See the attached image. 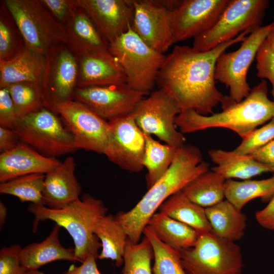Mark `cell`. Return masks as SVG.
<instances>
[{"label": "cell", "mask_w": 274, "mask_h": 274, "mask_svg": "<svg viewBox=\"0 0 274 274\" xmlns=\"http://www.w3.org/2000/svg\"><path fill=\"white\" fill-rule=\"evenodd\" d=\"M105 39L110 44L131 27L133 0H77Z\"/></svg>", "instance_id": "obj_18"}, {"label": "cell", "mask_w": 274, "mask_h": 274, "mask_svg": "<svg viewBox=\"0 0 274 274\" xmlns=\"http://www.w3.org/2000/svg\"><path fill=\"white\" fill-rule=\"evenodd\" d=\"M61 163L56 158L45 156L20 142L13 149L0 154V182L28 174H46Z\"/></svg>", "instance_id": "obj_21"}, {"label": "cell", "mask_w": 274, "mask_h": 274, "mask_svg": "<svg viewBox=\"0 0 274 274\" xmlns=\"http://www.w3.org/2000/svg\"><path fill=\"white\" fill-rule=\"evenodd\" d=\"M209 164L202 160L196 146L184 145L178 148L175 157L161 177L130 210L119 212L115 218L132 243L140 242L144 230L161 204L182 190L201 174L209 170Z\"/></svg>", "instance_id": "obj_2"}, {"label": "cell", "mask_w": 274, "mask_h": 274, "mask_svg": "<svg viewBox=\"0 0 274 274\" xmlns=\"http://www.w3.org/2000/svg\"><path fill=\"white\" fill-rule=\"evenodd\" d=\"M78 60L77 88L126 84L124 71L112 55L88 56Z\"/></svg>", "instance_id": "obj_23"}, {"label": "cell", "mask_w": 274, "mask_h": 274, "mask_svg": "<svg viewBox=\"0 0 274 274\" xmlns=\"http://www.w3.org/2000/svg\"><path fill=\"white\" fill-rule=\"evenodd\" d=\"M45 60L42 84L44 107L58 115L57 106L74 98L79 74L78 58L66 44H60L49 50Z\"/></svg>", "instance_id": "obj_11"}, {"label": "cell", "mask_w": 274, "mask_h": 274, "mask_svg": "<svg viewBox=\"0 0 274 274\" xmlns=\"http://www.w3.org/2000/svg\"><path fill=\"white\" fill-rule=\"evenodd\" d=\"M187 274H242L240 247L212 232L199 233L195 245L179 251Z\"/></svg>", "instance_id": "obj_8"}, {"label": "cell", "mask_w": 274, "mask_h": 274, "mask_svg": "<svg viewBox=\"0 0 274 274\" xmlns=\"http://www.w3.org/2000/svg\"><path fill=\"white\" fill-rule=\"evenodd\" d=\"M57 112L78 149L105 154L109 124L84 104L73 99L58 104Z\"/></svg>", "instance_id": "obj_13"}, {"label": "cell", "mask_w": 274, "mask_h": 274, "mask_svg": "<svg viewBox=\"0 0 274 274\" xmlns=\"http://www.w3.org/2000/svg\"><path fill=\"white\" fill-rule=\"evenodd\" d=\"M24 38L26 47L45 55L53 46L66 44L64 25L41 0H5Z\"/></svg>", "instance_id": "obj_6"}, {"label": "cell", "mask_w": 274, "mask_h": 274, "mask_svg": "<svg viewBox=\"0 0 274 274\" xmlns=\"http://www.w3.org/2000/svg\"><path fill=\"white\" fill-rule=\"evenodd\" d=\"M123 258L122 274H153L151 264L153 252L146 236L137 244L127 238Z\"/></svg>", "instance_id": "obj_37"}, {"label": "cell", "mask_w": 274, "mask_h": 274, "mask_svg": "<svg viewBox=\"0 0 274 274\" xmlns=\"http://www.w3.org/2000/svg\"><path fill=\"white\" fill-rule=\"evenodd\" d=\"M272 177H273V179H274V175H273Z\"/></svg>", "instance_id": "obj_50"}, {"label": "cell", "mask_w": 274, "mask_h": 274, "mask_svg": "<svg viewBox=\"0 0 274 274\" xmlns=\"http://www.w3.org/2000/svg\"><path fill=\"white\" fill-rule=\"evenodd\" d=\"M76 162L70 156L52 171L45 174L43 191V205L61 209L79 199L81 186L75 175Z\"/></svg>", "instance_id": "obj_20"}, {"label": "cell", "mask_w": 274, "mask_h": 274, "mask_svg": "<svg viewBox=\"0 0 274 274\" xmlns=\"http://www.w3.org/2000/svg\"><path fill=\"white\" fill-rule=\"evenodd\" d=\"M22 247L18 244L3 247L0 250V274H26L21 265L20 253Z\"/></svg>", "instance_id": "obj_39"}, {"label": "cell", "mask_w": 274, "mask_h": 274, "mask_svg": "<svg viewBox=\"0 0 274 274\" xmlns=\"http://www.w3.org/2000/svg\"><path fill=\"white\" fill-rule=\"evenodd\" d=\"M97 258V256L90 254L80 265L72 264L62 274H101L96 262Z\"/></svg>", "instance_id": "obj_44"}, {"label": "cell", "mask_w": 274, "mask_h": 274, "mask_svg": "<svg viewBox=\"0 0 274 274\" xmlns=\"http://www.w3.org/2000/svg\"><path fill=\"white\" fill-rule=\"evenodd\" d=\"M2 88L9 91L19 118L44 107L42 87L39 83L22 82Z\"/></svg>", "instance_id": "obj_35"}, {"label": "cell", "mask_w": 274, "mask_h": 274, "mask_svg": "<svg viewBox=\"0 0 274 274\" xmlns=\"http://www.w3.org/2000/svg\"><path fill=\"white\" fill-rule=\"evenodd\" d=\"M20 142L17 135L9 128L0 126V152L3 153L15 148Z\"/></svg>", "instance_id": "obj_46"}, {"label": "cell", "mask_w": 274, "mask_h": 274, "mask_svg": "<svg viewBox=\"0 0 274 274\" xmlns=\"http://www.w3.org/2000/svg\"><path fill=\"white\" fill-rule=\"evenodd\" d=\"M28 211L35 217L34 229L39 221L46 220L64 228L73 238L76 256L82 262L90 254L98 256L101 244L93 230L108 211L101 200L86 194L61 209L31 203Z\"/></svg>", "instance_id": "obj_4"}, {"label": "cell", "mask_w": 274, "mask_h": 274, "mask_svg": "<svg viewBox=\"0 0 274 274\" xmlns=\"http://www.w3.org/2000/svg\"><path fill=\"white\" fill-rule=\"evenodd\" d=\"M45 64V55L26 47L14 59L0 62V88L22 82H35L42 85Z\"/></svg>", "instance_id": "obj_24"}, {"label": "cell", "mask_w": 274, "mask_h": 274, "mask_svg": "<svg viewBox=\"0 0 274 274\" xmlns=\"http://www.w3.org/2000/svg\"><path fill=\"white\" fill-rule=\"evenodd\" d=\"M265 42L269 47L274 52V25L269 35H268Z\"/></svg>", "instance_id": "obj_48"}, {"label": "cell", "mask_w": 274, "mask_h": 274, "mask_svg": "<svg viewBox=\"0 0 274 274\" xmlns=\"http://www.w3.org/2000/svg\"><path fill=\"white\" fill-rule=\"evenodd\" d=\"M158 209L159 212L189 225L199 233L212 232L205 208L191 201L182 190L170 196Z\"/></svg>", "instance_id": "obj_28"}, {"label": "cell", "mask_w": 274, "mask_h": 274, "mask_svg": "<svg viewBox=\"0 0 274 274\" xmlns=\"http://www.w3.org/2000/svg\"><path fill=\"white\" fill-rule=\"evenodd\" d=\"M55 18L64 25L78 8L77 0H41Z\"/></svg>", "instance_id": "obj_41"}, {"label": "cell", "mask_w": 274, "mask_h": 274, "mask_svg": "<svg viewBox=\"0 0 274 274\" xmlns=\"http://www.w3.org/2000/svg\"><path fill=\"white\" fill-rule=\"evenodd\" d=\"M147 226L159 240L179 251L193 247L199 235L189 225L160 212L152 216Z\"/></svg>", "instance_id": "obj_27"}, {"label": "cell", "mask_w": 274, "mask_h": 274, "mask_svg": "<svg viewBox=\"0 0 274 274\" xmlns=\"http://www.w3.org/2000/svg\"><path fill=\"white\" fill-rule=\"evenodd\" d=\"M205 211L215 235L233 242L244 236L247 218L228 200L205 208Z\"/></svg>", "instance_id": "obj_26"}, {"label": "cell", "mask_w": 274, "mask_h": 274, "mask_svg": "<svg viewBox=\"0 0 274 274\" xmlns=\"http://www.w3.org/2000/svg\"><path fill=\"white\" fill-rule=\"evenodd\" d=\"M274 195V179L245 180L237 181L226 180L225 197L227 200L241 211L251 200L261 197L264 200L270 199Z\"/></svg>", "instance_id": "obj_32"}, {"label": "cell", "mask_w": 274, "mask_h": 274, "mask_svg": "<svg viewBox=\"0 0 274 274\" xmlns=\"http://www.w3.org/2000/svg\"><path fill=\"white\" fill-rule=\"evenodd\" d=\"M12 129L20 142L46 157L56 158L78 150L59 115L44 107L19 118Z\"/></svg>", "instance_id": "obj_7"}, {"label": "cell", "mask_w": 274, "mask_h": 274, "mask_svg": "<svg viewBox=\"0 0 274 274\" xmlns=\"http://www.w3.org/2000/svg\"><path fill=\"white\" fill-rule=\"evenodd\" d=\"M274 139V118L266 124L256 129L242 139L241 143L233 151L241 155H249Z\"/></svg>", "instance_id": "obj_38"}, {"label": "cell", "mask_w": 274, "mask_h": 274, "mask_svg": "<svg viewBox=\"0 0 274 274\" xmlns=\"http://www.w3.org/2000/svg\"><path fill=\"white\" fill-rule=\"evenodd\" d=\"M93 232L101 244L98 259H111L117 266L122 265L128 238L115 217L111 214L104 216L95 225Z\"/></svg>", "instance_id": "obj_29"}, {"label": "cell", "mask_w": 274, "mask_h": 274, "mask_svg": "<svg viewBox=\"0 0 274 274\" xmlns=\"http://www.w3.org/2000/svg\"><path fill=\"white\" fill-rule=\"evenodd\" d=\"M148 94L124 84L76 88L74 99L109 121L131 114L144 96Z\"/></svg>", "instance_id": "obj_15"}, {"label": "cell", "mask_w": 274, "mask_h": 274, "mask_svg": "<svg viewBox=\"0 0 274 274\" xmlns=\"http://www.w3.org/2000/svg\"><path fill=\"white\" fill-rule=\"evenodd\" d=\"M26 274H45L43 271L39 269L27 270Z\"/></svg>", "instance_id": "obj_49"}, {"label": "cell", "mask_w": 274, "mask_h": 274, "mask_svg": "<svg viewBox=\"0 0 274 274\" xmlns=\"http://www.w3.org/2000/svg\"><path fill=\"white\" fill-rule=\"evenodd\" d=\"M19 117L7 89L0 88V125L12 129Z\"/></svg>", "instance_id": "obj_42"}, {"label": "cell", "mask_w": 274, "mask_h": 274, "mask_svg": "<svg viewBox=\"0 0 274 274\" xmlns=\"http://www.w3.org/2000/svg\"><path fill=\"white\" fill-rule=\"evenodd\" d=\"M274 22L251 32L237 50L222 53L218 58L215 78L229 90L230 98L238 102L246 98L251 88L247 80L249 68L259 49L272 29Z\"/></svg>", "instance_id": "obj_10"}, {"label": "cell", "mask_w": 274, "mask_h": 274, "mask_svg": "<svg viewBox=\"0 0 274 274\" xmlns=\"http://www.w3.org/2000/svg\"><path fill=\"white\" fill-rule=\"evenodd\" d=\"M61 227L55 223L44 241L32 243L21 248V264L27 271L39 269L46 264L58 260L82 262L76 256L74 248H66L61 245L59 239Z\"/></svg>", "instance_id": "obj_22"}, {"label": "cell", "mask_w": 274, "mask_h": 274, "mask_svg": "<svg viewBox=\"0 0 274 274\" xmlns=\"http://www.w3.org/2000/svg\"><path fill=\"white\" fill-rule=\"evenodd\" d=\"M225 179L213 170H208L192 180L182 190L192 202L207 208L223 200Z\"/></svg>", "instance_id": "obj_30"}, {"label": "cell", "mask_w": 274, "mask_h": 274, "mask_svg": "<svg viewBox=\"0 0 274 274\" xmlns=\"http://www.w3.org/2000/svg\"><path fill=\"white\" fill-rule=\"evenodd\" d=\"M26 48L23 36L3 1L0 5V62L11 60Z\"/></svg>", "instance_id": "obj_33"}, {"label": "cell", "mask_w": 274, "mask_h": 274, "mask_svg": "<svg viewBox=\"0 0 274 274\" xmlns=\"http://www.w3.org/2000/svg\"><path fill=\"white\" fill-rule=\"evenodd\" d=\"M208 153L212 161L217 165L212 170L226 180H248L262 173H273L270 167L255 160L249 155H241L233 151L216 149H210Z\"/></svg>", "instance_id": "obj_25"}, {"label": "cell", "mask_w": 274, "mask_h": 274, "mask_svg": "<svg viewBox=\"0 0 274 274\" xmlns=\"http://www.w3.org/2000/svg\"><path fill=\"white\" fill-rule=\"evenodd\" d=\"M109 51L123 69L131 88L150 93L166 56L150 48L131 27L109 44Z\"/></svg>", "instance_id": "obj_5"}, {"label": "cell", "mask_w": 274, "mask_h": 274, "mask_svg": "<svg viewBox=\"0 0 274 274\" xmlns=\"http://www.w3.org/2000/svg\"><path fill=\"white\" fill-rule=\"evenodd\" d=\"M229 0H183L171 11L173 43L203 33L216 23Z\"/></svg>", "instance_id": "obj_16"}, {"label": "cell", "mask_w": 274, "mask_h": 274, "mask_svg": "<svg viewBox=\"0 0 274 274\" xmlns=\"http://www.w3.org/2000/svg\"><path fill=\"white\" fill-rule=\"evenodd\" d=\"M255 218L262 227L274 231V195L264 209L256 212Z\"/></svg>", "instance_id": "obj_45"}, {"label": "cell", "mask_w": 274, "mask_h": 274, "mask_svg": "<svg viewBox=\"0 0 274 274\" xmlns=\"http://www.w3.org/2000/svg\"><path fill=\"white\" fill-rule=\"evenodd\" d=\"M257 76L268 79L274 90V52L265 41L260 46L256 56Z\"/></svg>", "instance_id": "obj_40"}, {"label": "cell", "mask_w": 274, "mask_h": 274, "mask_svg": "<svg viewBox=\"0 0 274 274\" xmlns=\"http://www.w3.org/2000/svg\"><path fill=\"white\" fill-rule=\"evenodd\" d=\"M269 5L267 0H229L214 26L194 38L192 47L200 52L208 51L245 31L261 26Z\"/></svg>", "instance_id": "obj_9"}, {"label": "cell", "mask_w": 274, "mask_h": 274, "mask_svg": "<svg viewBox=\"0 0 274 274\" xmlns=\"http://www.w3.org/2000/svg\"><path fill=\"white\" fill-rule=\"evenodd\" d=\"M252 31L246 30L232 40L206 52L188 46H176L166 56L156 84L172 96L182 111L192 109L204 116L224 100L217 88L215 69L219 56L232 45L242 42Z\"/></svg>", "instance_id": "obj_1"}, {"label": "cell", "mask_w": 274, "mask_h": 274, "mask_svg": "<svg viewBox=\"0 0 274 274\" xmlns=\"http://www.w3.org/2000/svg\"><path fill=\"white\" fill-rule=\"evenodd\" d=\"M8 215V210L4 203L0 201V227L2 228L6 222Z\"/></svg>", "instance_id": "obj_47"}, {"label": "cell", "mask_w": 274, "mask_h": 274, "mask_svg": "<svg viewBox=\"0 0 274 274\" xmlns=\"http://www.w3.org/2000/svg\"><path fill=\"white\" fill-rule=\"evenodd\" d=\"M45 178V174L42 173L18 177L1 183L0 193L16 196L22 202L27 201L36 205H43Z\"/></svg>", "instance_id": "obj_34"}, {"label": "cell", "mask_w": 274, "mask_h": 274, "mask_svg": "<svg viewBox=\"0 0 274 274\" xmlns=\"http://www.w3.org/2000/svg\"><path fill=\"white\" fill-rule=\"evenodd\" d=\"M273 18H274V16H273Z\"/></svg>", "instance_id": "obj_51"}, {"label": "cell", "mask_w": 274, "mask_h": 274, "mask_svg": "<svg viewBox=\"0 0 274 274\" xmlns=\"http://www.w3.org/2000/svg\"><path fill=\"white\" fill-rule=\"evenodd\" d=\"M249 155L255 160L270 167L274 173V139Z\"/></svg>", "instance_id": "obj_43"}, {"label": "cell", "mask_w": 274, "mask_h": 274, "mask_svg": "<svg viewBox=\"0 0 274 274\" xmlns=\"http://www.w3.org/2000/svg\"><path fill=\"white\" fill-rule=\"evenodd\" d=\"M131 28L150 48L164 54L174 44L171 11L158 0H133Z\"/></svg>", "instance_id": "obj_17"}, {"label": "cell", "mask_w": 274, "mask_h": 274, "mask_svg": "<svg viewBox=\"0 0 274 274\" xmlns=\"http://www.w3.org/2000/svg\"><path fill=\"white\" fill-rule=\"evenodd\" d=\"M143 234L149 240L153 249V274H187L182 264L179 251L159 240L147 226Z\"/></svg>", "instance_id": "obj_36"}, {"label": "cell", "mask_w": 274, "mask_h": 274, "mask_svg": "<svg viewBox=\"0 0 274 274\" xmlns=\"http://www.w3.org/2000/svg\"><path fill=\"white\" fill-rule=\"evenodd\" d=\"M109 134L104 155L122 169L138 173L144 168V133L131 114L108 121Z\"/></svg>", "instance_id": "obj_14"}, {"label": "cell", "mask_w": 274, "mask_h": 274, "mask_svg": "<svg viewBox=\"0 0 274 274\" xmlns=\"http://www.w3.org/2000/svg\"><path fill=\"white\" fill-rule=\"evenodd\" d=\"M267 93V82L262 80L240 102L225 96L221 104L222 111L209 116L192 109L182 111L175 118V124L182 133L221 127L232 130L243 139L274 118V90L271 92L273 100L268 98Z\"/></svg>", "instance_id": "obj_3"}, {"label": "cell", "mask_w": 274, "mask_h": 274, "mask_svg": "<svg viewBox=\"0 0 274 274\" xmlns=\"http://www.w3.org/2000/svg\"><path fill=\"white\" fill-rule=\"evenodd\" d=\"M144 134L145 151L143 166L147 170L146 180L148 189L168 170L179 148L166 144H162L151 135Z\"/></svg>", "instance_id": "obj_31"}, {"label": "cell", "mask_w": 274, "mask_h": 274, "mask_svg": "<svg viewBox=\"0 0 274 274\" xmlns=\"http://www.w3.org/2000/svg\"><path fill=\"white\" fill-rule=\"evenodd\" d=\"M181 111L172 96L158 89L142 99L131 114L144 133L155 135L165 144L180 148L186 139L177 130L175 120Z\"/></svg>", "instance_id": "obj_12"}, {"label": "cell", "mask_w": 274, "mask_h": 274, "mask_svg": "<svg viewBox=\"0 0 274 274\" xmlns=\"http://www.w3.org/2000/svg\"><path fill=\"white\" fill-rule=\"evenodd\" d=\"M64 26L67 37L66 45L78 58L112 55L109 43L79 6Z\"/></svg>", "instance_id": "obj_19"}]
</instances>
